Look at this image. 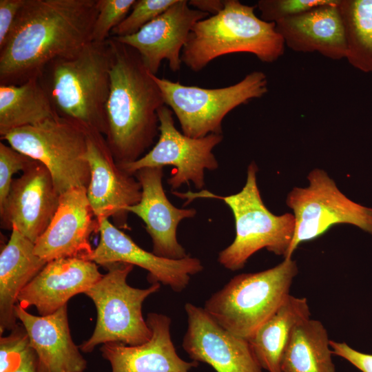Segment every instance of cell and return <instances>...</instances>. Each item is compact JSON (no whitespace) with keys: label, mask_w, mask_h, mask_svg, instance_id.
Returning <instances> with one entry per match:
<instances>
[{"label":"cell","mask_w":372,"mask_h":372,"mask_svg":"<svg viewBox=\"0 0 372 372\" xmlns=\"http://www.w3.org/2000/svg\"><path fill=\"white\" fill-rule=\"evenodd\" d=\"M98 0H25L0 49V85L39 78L57 58L90 42Z\"/></svg>","instance_id":"6da1fadb"},{"label":"cell","mask_w":372,"mask_h":372,"mask_svg":"<svg viewBox=\"0 0 372 372\" xmlns=\"http://www.w3.org/2000/svg\"><path fill=\"white\" fill-rule=\"evenodd\" d=\"M110 89L105 138L118 165L141 158L159 135L158 111L165 105L161 91L141 56L113 37Z\"/></svg>","instance_id":"7a4b0ae2"},{"label":"cell","mask_w":372,"mask_h":372,"mask_svg":"<svg viewBox=\"0 0 372 372\" xmlns=\"http://www.w3.org/2000/svg\"><path fill=\"white\" fill-rule=\"evenodd\" d=\"M112 63L109 39L90 41L76 54L50 61L39 79L57 115L105 136Z\"/></svg>","instance_id":"3957f363"},{"label":"cell","mask_w":372,"mask_h":372,"mask_svg":"<svg viewBox=\"0 0 372 372\" xmlns=\"http://www.w3.org/2000/svg\"><path fill=\"white\" fill-rule=\"evenodd\" d=\"M217 14L196 23L182 50L181 61L189 70L199 72L215 59L233 53H250L271 63L285 52V42L276 23L255 14L256 6L238 0H223Z\"/></svg>","instance_id":"277c9868"},{"label":"cell","mask_w":372,"mask_h":372,"mask_svg":"<svg viewBox=\"0 0 372 372\" xmlns=\"http://www.w3.org/2000/svg\"><path fill=\"white\" fill-rule=\"evenodd\" d=\"M258 171L256 163L252 161L247 167L244 187L235 194L223 196L207 190L172 192L179 198L187 199L185 205L198 198H216L223 200L231 209L235 221V238L218 256V262L230 271L242 269L253 254L264 248L277 256L288 258L293 239V214L277 216L267 209L257 184Z\"/></svg>","instance_id":"5b68a950"},{"label":"cell","mask_w":372,"mask_h":372,"mask_svg":"<svg viewBox=\"0 0 372 372\" xmlns=\"http://www.w3.org/2000/svg\"><path fill=\"white\" fill-rule=\"evenodd\" d=\"M298 273L296 261L286 258L272 268L238 274L213 293L203 308L223 328L249 340L290 295Z\"/></svg>","instance_id":"8992f818"},{"label":"cell","mask_w":372,"mask_h":372,"mask_svg":"<svg viewBox=\"0 0 372 372\" xmlns=\"http://www.w3.org/2000/svg\"><path fill=\"white\" fill-rule=\"evenodd\" d=\"M105 267L107 272L85 293L93 301L97 313L92 335L80 346L85 353L92 352L101 344H141L152 335L143 316L142 305L149 296L159 290L161 283H152L146 289L132 287L127 278L134 265L114 263Z\"/></svg>","instance_id":"52a82bcc"},{"label":"cell","mask_w":372,"mask_h":372,"mask_svg":"<svg viewBox=\"0 0 372 372\" xmlns=\"http://www.w3.org/2000/svg\"><path fill=\"white\" fill-rule=\"evenodd\" d=\"M1 139L44 165L60 194L74 188L87 187L90 169L85 159L87 132L78 125L56 116L14 130Z\"/></svg>","instance_id":"ba28073f"},{"label":"cell","mask_w":372,"mask_h":372,"mask_svg":"<svg viewBox=\"0 0 372 372\" xmlns=\"http://www.w3.org/2000/svg\"><path fill=\"white\" fill-rule=\"evenodd\" d=\"M151 75L161 91L165 104L178 118L183 134L192 138L222 134V122L228 113L268 92L267 78L261 71L251 72L234 85L214 89L183 85Z\"/></svg>","instance_id":"9c48e42d"},{"label":"cell","mask_w":372,"mask_h":372,"mask_svg":"<svg viewBox=\"0 0 372 372\" xmlns=\"http://www.w3.org/2000/svg\"><path fill=\"white\" fill-rule=\"evenodd\" d=\"M307 180V187H293L286 198L296 220L288 258L300 243L322 236L335 225H353L372 236V207L348 198L322 169H313Z\"/></svg>","instance_id":"30bf717a"},{"label":"cell","mask_w":372,"mask_h":372,"mask_svg":"<svg viewBox=\"0 0 372 372\" xmlns=\"http://www.w3.org/2000/svg\"><path fill=\"white\" fill-rule=\"evenodd\" d=\"M173 112L166 105L158 111L159 136L155 145L137 161L118 165L134 175L145 167H174L167 183L172 190L183 184L202 189L205 186V170L213 171L218 163L213 154L214 148L223 139L222 134H211L201 138H192L180 132L174 125Z\"/></svg>","instance_id":"8fae6325"},{"label":"cell","mask_w":372,"mask_h":372,"mask_svg":"<svg viewBox=\"0 0 372 372\" xmlns=\"http://www.w3.org/2000/svg\"><path fill=\"white\" fill-rule=\"evenodd\" d=\"M86 132L85 159L90 169L87 196L93 213L99 223L113 217L117 225L126 228V209L140 201L141 185L116 163L103 134Z\"/></svg>","instance_id":"7c38bea8"},{"label":"cell","mask_w":372,"mask_h":372,"mask_svg":"<svg viewBox=\"0 0 372 372\" xmlns=\"http://www.w3.org/2000/svg\"><path fill=\"white\" fill-rule=\"evenodd\" d=\"M60 197L49 170L32 159L21 175L13 179L0 207L1 227L16 229L35 243L52 221Z\"/></svg>","instance_id":"4fadbf2b"},{"label":"cell","mask_w":372,"mask_h":372,"mask_svg":"<svg viewBox=\"0 0 372 372\" xmlns=\"http://www.w3.org/2000/svg\"><path fill=\"white\" fill-rule=\"evenodd\" d=\"M185 310L187 329L182 347L192 360L216 372H262L248 340L223 328L204 308L187 302Z\"/></svg>","instance_id":"5bb4252c"},{"label":"cell","mask_w":372,"mask_h":372,"mask_svg":"<svg viewBox=\"0 0 372 372\" xmlns=\"http://www.w3.org/2000/svg\"><path fill=\"white\" fill-rule=\"evenodd\" d=\"M100 240L94 249L90 260L107 266L114 263L136 265L148 271L152 283L169 287L175 292L183 291L189 285L191 276L203 269L201 261L189 255L183 259L172 260L144 250L108 218L99 221Z\"/></svg>","instance_id":"9a60e30c"},{"label":"cell","mask_w":372,"mask_h":372,"mask_svg":"<svg viewBox=\"0 0 372 372\" xmlns=\"http://www.w3.org/2000/svg\"><path fill=\"white\" fill-rule=\"evenodd\" d=\"M210 17L191 8L187 0H176L165 12L136 33L126 37H112L136 50L154 75L162 61L166 60L172 72L180 70L182 50L194 25Z\"/></svg>","instance_id":"2e32d148"},{"label":"cell","mask_w":372,"mask_h":372,"mask_svg":"<svg viewBox=\"0 0 372 372\" xmlns=\"http://www.w3.org/2000/svg\"><path fill=\"white\" fill-rule=\"evenodd\" d=\"M99 223L87 196V188L78 187L62 194L58 209L45 231L34 243L36 254L47 262L61 258L90 260L94 249L93 233Z\"/></svg>","instance_id":"e0dca14e"},{"label":"cell","mask_w":372,"mask_h":372,"mask_svg":"<svg viewBox=\"0 0 372 372\" xmlns=\"http://www.w3.org/2000/svg\"><path fill=\"white\" fill-rule=\"evenodd\" d=\"M134 176L141 185L140 201L126 209L138 216L152 241V253L157 256L180 260L189 255L178 242L177 227L181 220L195 216L194 208H178L167 198L162 178L163 167H145Z\"/></svg>","instance_id":"ac0fdd59"},{"label":"cell","mask_w":372,"mask_h":372,"mask_svg":"<svg viewBox=\"0 0 372 372\" xmlns=\"http://www.w3.org/2000/svg\"><path fill=\"white\" fill-rule=\"evenodd\" d=\"M103 276L94 262L61 258L46 263L20 292L17 304L34 306L41 316L51 314L67 305L74 296L85 293Z\"/></svg>","instance_id":"d6986e66"},{"label":"cell","mask_w":372,"mask_h":372,"mask_svg":"<svg viewBox=\"0 0 372 372\" xmlns=\"http://www.w3.org/2000/svg\"><path fill=\"white\" fill-rule=\"evenodd\" d=\"M147 324L150 339L138 345L106 343L101 347L102 356L111 365L112 372H189L198 362H187L178 355L173 344L167 316L148 313Z\"/></svg>","instance_id":"ffe728a7"},{"label":"cell","mask_w":372,"mask_h":372,"mask_svg":"<svg viewBox=\"0 0 372 372\" xmlns=\"http://www.w3.org/2000/svg\"><path fill=\"white\" fill-rule=\"evenodd\" d=\"M339 1L276 23L285 46L297 52H317L333 60L345 58L347 43Z\"/></svg>","instance_id":"44dd1931"},{"label":"cell","mask_w":372,"mask_h":372,"mask_svg":"<svg viewBox=\"0 0 372 372\" xmlns=\"http://www.w3.org/2000/svg\"><path fill=\"white\" fill-rule=\"evenodd\" d=\"M14 313L28 334L30 347L50 372L85 371L87 362L71 337L67 305L38 316L17 304Z\"/></svg>","instance_id":"7402d4cb"},{"label":"cell","mask_w":372,"mask_h":372,"mask_svg":"<svg viewBox=\"0 0 372 372\" xmlns=\"http://www.w3.org/2000/svg\"><path fill=\"white\" fill-rule=\"evenodd\" d=\"M47 262L34 251V243L16 229L0 254V333L17 324L14 307L23 288Z\"/></svg>","instance_id":"603a6c76"},{"label":"cell","mask_w":372,"mask_h":372,"mask_svg":"<svg viewBox=\"0 0 372 372\" xmlns=\"http://www.w3.org/2000/svg\"><path fill=\"white\" fill-rule=\"evenodd\" d=\"M311 317L307 299L289 295L248 340L262 369L282 372L281 358L294 327Z\"/></svg>","instance_id":"cb8c5ba5"},{"label":"cell","mask_w":372,"mask_h":372,"mask_svg":"<svg viewBox=\"0 0 372 372\" xmlns=\"http://www.w3.org/2000/svg\"><path fill=\"white\" fill-rule=\"evenodd\" d=\"M330 340L320 320L309 318L300 322L283 351L282 372H336Z\"/></svg>","instance_id":"d4e9b609"},{"label":"cell","mask_w":372,"mask_h":372,"mask_svg":"<svg viewBox=\"0 0 372 372\" xmlns=\"http://www.w3.org/2000/svg\"><path fill=\"white\" fill-rule=\"evenodd\" d=\"M58 116L39 78L0 85V136Z\"/></svg>","instance_id":"484cf974"},{"label":"cell","mask_w":372,"mask_h":372,"mask_svg":"<svg viewBox=\"0 0 372 372\" xmlns=\"http://www.w3.org/2000/svg\"><path fill=\"white\" fill-rule=\"evenodd\" d=\"M344 28L345 58L355 69L372 72V0H340Z\"/></svg>","instance_id":"4316f807"},{"label":"cell","mask_w":372,"mask_h":372,"mask_svg":"<svg viewBox=\"0 0 372 372\" xmlns=\"http://www.w3.org/2000/svg\"><path fill=\"white\" fill-rule=\"evenodd\" d=\"M176 1V0H136L127 16L112 30L110 37H126L136 33Z\"/></svg>","instance_id":"83f0119b"},{"label":"cell","mask_w":372,"mask_h":372,"mask_svg":"<svg viewBox=\"0 0 372 372\" xmlns=\"http://www.w3.org/2000/svg\"><path fill=\"white\" fill-rule=\"evenodd\" d=\"M136 0H98V12L93 25L91 41L104 42L112 30L130 13Z\"/></svg>","instance_id":"f1b7e54d"},{"label":"cell","mask_w":372,"mask_h":372,"mask_svg":"<svg viewBox=\"0 0 372 372\" xmlns=\"http://www.w3.org/2000/svg\"><path fill=\"white\" fill-rule=\"evenodd\" d=\"M338 0H259L256 7L260 19L277 23L319 6L335 3Z\"/></svg>","instance_id":"f546056e"},{"label":"cell","mask_w":372,"mask_h":372,"mask_svg":"<svg viewBox=\"0 0 372 372\" xmlns=\"http://www.w3.org/2000/svg\"><path fill=\"white\" fill-rule=\"evenodd\" d=\"M32 160L11 146L0 142V207L9 194L12 176L19 171L23 172Z\"/></svg>","instance_id":"4dcf8cb0"},{"label":"cell","mask_w":372,"mask_h":372,"mask_svg":"<svg viewBox=\"0 0 372 372\" xmlns=\"http://www.w3.org/2000/svg\"><path fill=\"white\" fill-rule=\"evenodd\" d=\"M30 347L28 334L21 325H16L7 336L0 339V372H12L22 353Z\"/></svg>","instance_id":"1f68e13d"},{"label":"cell","mask_w":372,"mask_h":372,"mask_svg":"<svg viewBox=\"0 0 372 372\" xmlns=\"http://www.w3.org/2000/svg\"><path fill=\"white\" fill-rule=\"evenodd\" d=\"M333 354L348 361L362 372H372V354L359 351L344 342L330 340Z\"/></svg>","instance_id":"d6a6232c"},{"label":"cell","mask_w":372,"mask_h":372,"mask_svg":"<svg viewBox=\"0 0 372 372\" xmlns=\"http://www.w3.org/2000/svg\"><path fill=\"white\" fill-rule=\"evenodd\" d=\"M25 0H0V49L12 29L19 10Z\"/></svg>","instance_id":"836d02e7"},{"label":"cell","mask_w":372,"mask_h":372,"mask_svg":"<svg viewBox=\"0 0 372 372\" xmlns=\"http://www.w3.org/2000/svg\"><path fill=\"white\" fill-rule=\"evenodd\" d=\"M12 372H50L30 346L22 353L18 366Z\"/></svg>","instance_id":"e575fe53"},{"label":"cell","mask_w":372,"mask_h":372,"mask_svg":"<svg viewBox=\"0 0 372 372\" xmlns=\"http://www.w3.org/2000/svg\"><path fill=\"white\" fill-rule=\"evenodd\" d=\"M188 4L190 7L209 16L217 14L224 8L223 0H190L188 1Z\"/></svg>","instance_id":"d590c367"}]
</instances>
